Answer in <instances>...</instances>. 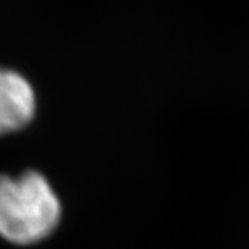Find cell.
<instances>
[{
    "label": "cell",
    "instance_id": "1",
    "mask_svg": "<svg viewBox=\"0 0 249 249\" xmlns=\"http://www.w3.org/2000/svg\"><path fill=\"white\" fill-rule=\"evenodd\" d=\"M62 202L39 172L0 177V238L15 246L47 240L62 220Z\"/></svg>",
    "mask_w": 249,
    "mask_h": 249
},
{
    "label": "cell",
    "instance_id": "2",
    "mask_svg": "<svg viewBox=\"0 0 249 249\" xmlns=\"http://www.w3.org/2000/svg\"><path fill=\"white\" fill-rule=\"evenodd\" d=\"M36 99L33 88L21 74L0 70V134H7L33 120Z\"/></svg>",
    "mask_w": 249,
    "mask_h": 249
}]
</instances>
